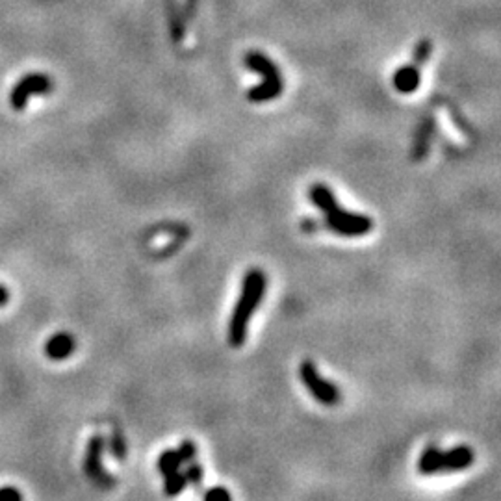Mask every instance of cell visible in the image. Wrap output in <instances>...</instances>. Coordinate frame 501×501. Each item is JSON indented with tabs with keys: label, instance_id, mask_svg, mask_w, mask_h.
Here are the masks:
<instances>
[{
	"label": "cell",
	"instance_id": "obj_1",
	"mask_svg": "<svg viewBox=\"0 0 501 501\" xmlns=\"http://www.w3.org/2000/svg\"><path fill=\"white\" fill-rule=\"evenodd\" d=\"M310 201L314 202V207L320 208L325 214V223L330 231L340 234V236H364L374 229V219L364 214L344 210L340 207L334 193L330 192L329 186L325 184H314L310 188Z\"/></svg>",
	"mask_w": 501,
	"mask_h": 501
},
{
	"label": "cell",
	"instance_id": "obj_2",
	"mask_svg": "<svg viewBox=\"0 0 501 501\" xmlns=\"http://www.w3.org/2000/svg\"><path fill=\"white\" fill-rule=\"evenodd\" d=\"M265 286H267V280H265L264 271L249 270L243 277L241 294L229 321V344L232 347H240L246 342L249 321L260 305V301L264 299Z\"/></svg>",
	"mask_w": 501,
	"mask_h": 501
},
{
	"label": "cell",
	"instance_id": "obj_3",
	"mask_svg": "<svg viewBox=\"0 0 501 501\" xmlns=\"http://www.w3.org/2000/svg\"><path fill=\"white\" fill-rule=\"evenodd\" d=\"M243 62H246L247 69L262 74V79H264L260 86H255L247 91V98L250 103H267L282 93V89H284L282 74L267 56L260 54L258 50H250L246 54Z\"/></svg>",
	"mask_w": 501,
	"mask_h": 501
},
{
	"label": "cell",
	"instance_id": "obj_4",
	"mask_svg": "<svg viewBox=\"0 0 501 501\" xmlns=\"http://www.w3.org/2000/svg\"><path fill=\"white\" fill-rule=\"evenodd\" d=\"M299 375L303 384L310 390V393H312V398H314L316 401H320V403L327 405V407H333V405L340 403V399H342L340 390L318 374L316 364L312 362V360H303V362H301Z\"/></svg>",
	"mask_w": 501,
	"mask_h": 501
},
{
	"label": "cell",
	"instance_id": "obj_5",
	"mask_svg": "<svg viewBox=\"0 0 501 501\" xmlns=\"http://www.w3.org/2000/svg\"><path fill=\"white\" fill-rule=\"evenodd\" d=\"M106 440L103 434H95L89 440L88 447H86V457H84V472L86 476L98 485L100 488H112L113 487V477L110 473L104 472L103 468V453Z\"/></svg>",
	"mask_w": 501,
	"mask_h": 501
},
{
	"label": "cell",
	"instance_id": "obj_6",
	"mask_svg": "<svg viewBox=\"0 0 501 501\" xmlns=\"http://www.w3.org/2000/svg\"><path fill=\"white\" fill-rule=\"evenodd\" d=\"M50 89V80L47 76H40V74H34V76H28L23 82L13 89L11 93V104H13L15 110H23L25 104L28 103V98L32 93H47Z\"/></svg>",
	"mask_w": 501,
	"mask_h": 501
},
{
	"label": "cell",
	"instance_id": "obj_7",
	"mask_svg": "<svg viewBox=\"0 0 501 501\" xmlns=\"http://www.w3.org/2000/svg\"><path fill=\"white\" fill-rule=\"evenodd\" d=\"M476 461L473 449L468 446H457L442 451V472H462Z\"/></svg>",
	"mask_w": 501,
	"mask_h": 501
},
{
	"label": "cell",
	"instance_id": "obj_8",
	"mask_svg": "<svg viewBox=\"0 0 501 501\" xmlns=\"http://www.w3.org/2000/svg\"><path fill=\"white\" fill-rule=\"evenodd\" d=\"M420 82H422V73H420V67H418L416 64L403 65V67L396 71L392 76L393 88L403 95L414 93V91L420 88Z\"/></svg>",
	"mask_w": 501,
	"mask_h": 501
},
{
	"label": "cell",
	"instance_id": "obj_9",
	"mask_svg": "<svg viewBox=\"0 0 501 501\" xmlns=\"http://www.w3.org/2000/svg\"><path fill=\"white\" fill-rule=\"evenodd\" d=\"M74 347H76V342L73 334L58 333L50 336L49 342L45 344V353L50 360H65L74 353Z\"/></svg>",
	"mask_w": 501,
	"mask_h": 501
},
{
	"label": "cell",
	"instance_id": "obj_10",
	"mask_svg": "<svg viewBox=\"0 0 501 501\" xmlns=\"http://www.w3.org/2000/svg\"><path fill=\"white\" fill-rule=\"evenodd\" d=\"M418 470L423 476H432V473L442 472V449L437 446H427L423 449L420 462H418Z\"/></svg>",
	"mask_w": 501,
	"mask_h": 501
},
{
	"label": "cell",
	"instance_id": "obj_11",
	"mask_svg": "<svg viewBox=\"0 0 501 501\" xmlns=\"http://www.w3.org/2000/svg\"><path fill=\"white\" fill-rule=\"evenodd\" d=\"M156 466H158V472L162 473L163 477L171 476V473L175 472H180L182 461L180 457H178L177 449H166V451L160 455V459H158Z\"/></svg>",
	"mask_w": 501,
	"mask_h": 501
},
{
	"label": "cell",
	"instance_id": "obj_12",
	"mask_svg": "<svg viewBox=\"0 0 501 501\" xmlns=\"http://www.w3.org/2000/svg\"><path fill=\"white\" fill-rule=\"evenodd\" d=\"M431 132H432V119H427V121L422 125V128H420V132H418L416 136V143H414V149H413L414 160H422V158L427 154Z\"/></svg>",
	"mask_w": 501,
	"mask_h": 501
},
{
	"label": "cell",
	"instance_id": "obj_13",
	"mask_svg": "<svg viewBox=\"0 0 501 501\" xmlns=\"http://www.w3.org/2000/svg\"><path fill=\"white\" fill-rule=\"evenodd\" d=\"M188 487L186 483V477H184V473L180 472H175L171 473V476H166V485H163V490H166L167 496H178L184 488Z\"/></svg>",
	"mask_w": 501,
	"mask_h": 501
},
{
	"label": "cell",
	"instance_id": "obj_14",
	"mask_svg": "<svg viewBox=\"0 0 501 501\" xmlns=\"http://www.w3.org/2000/svg\"><path fill=\"white\" fill-rule=\"evenodd\" d=\"M110 453L117 461H123L125 455H127V442H125L123 432L119 429H113L112 437H110Z\"/></svg>",
	"mask_w": 501,
	"mask_h": 501
},
{
	"label": "cell",
	"instance_id": "obj_15",
	"mask_svg": "<svg viewBox=\"0 0 501 501\" xmlns=\"http://www.w3.org/2000/svg\"><path fill=\"white\" fill-rule=\"evenodd\" d=\"M431 50H432L431 41L429 40L420 41V43L416 45V49H414V64H416L418 67L425 64V62L431 58Z\"/></svg>",
	"mask_w": 501,
	"mask_h": 501
},
{
	"label": "cell",
	"instance_id": "obj_16",
	"mask_svg": "<svg viewBox=\"0 0 501 501\" xmlns=\"http://www.w3.org/2000/svg\"><path fill=\"white\" fill-rule=\"evenodd\" d=\"M177 451H178V457H180L182 464H190V462L195 461V457H197V447L192 440H184Z\"/></svg>",
	"mask_w": 501,
	"mask_h": 501
},
{
	"label": "cell",
	"instance_id": "obj_17",
	"mask_svg": "<svg viewBox=\"0 0 501 501\" xmlns=\"http://www.w3.org/2000/svg\"><path fill=\"white\" fill-rule=\"evenodd\" d=\"M184 477H186V483L188 485H199V483L202 481V468L197 464L195 461L190 462L186 468V472H184Z\"/></svg>",
	"mask_w": 501,
	"mask_h": 501
},
{
	"label": "cell",
	"instance_id": "obj_18",
	"mask_svg": "<svg viewBox=\"0 0 501 501\" xmlns=\"http://www.w3.org/2000/svg\"><path fill=\"white\" fill-rule=\"evenodd\" d=\"M169 21H171L173 41H180L182 38H184V26H182L180 17L177 15V10H175V6L171 8V15H169Z\"/></svg>",
	"mask_w": 501,
	"mask_h": 501
},
{
	"label": "cell",
	"instance_id": "obj_19",
	"mask_svg": "<svg viewBox=\"0 0 501 501\" xmlns=\"http://www.w3.org/2000/svg\"><path fill=\"white\" fill-rule=\"evenodd\" d=\"M205 501H232L231 492L223 487H214L205 494Z\"/></svg>",
	"mask_w": 501,
	"mask_h": 501
},
{
	"label": "cell",
	"instance_id": "obj_20",
	"mask_svg": "<svg viewBox=\"0 0 501 501\" xmlns=\"http://www.w3.org/2000/svg\"><path fill=\"white\" fill-rule=\"evenodd\" d=\"M0 501H23V494L15 487L0 488Z\"/></svg>",
	"mask_w": 501,
	"mask_h": 501
},
{
	"label": "cell",
	"instance_id": "obj_21",
	"mask_svg": "<svg viewBox=\"0 0 501 501\" xmlns=\"http://www.w3.org/2000/svg\"><path fill=\"white\" fill-rule=\"evenodd\" d=\"M8 301H10V292L6 290V286L0 284V306L8 305Z\"/></svg>",
	"mask_w": 501,
	"mask_h": 501
}]
</instances>
